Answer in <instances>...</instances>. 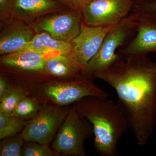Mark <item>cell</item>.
I'll return each mask as SVG.
<instances>
[{
  "label": "cell",
  "mask_w": 156,
  "mask_h": 156,
  "mask_svg": "<svg viewBox=\"0 0 156 156\" xmlns=\"http://www.w3.org/2000/svg\"><path fill=\"white\" fill-rule=\"evenodd\" d=\"M131 0H89L81 9L82 20L91 26H113L127 17Z\"/></svg>",
  "instance_id": "7"
},
{
  "label": "cell",
  "mask_w": 156,
  "mask_h": 156,
  "mask_svg": "<svg viewBox=\"0 0 156 156\" xmlns=\"http://www.w3.org/2000/svg\"><path fill=\"white\" fill-rule=\"evenodd\" d=\"M13 0H0V20L3 21L11 17Z\"/></svg>",
  "instance_id": "21"
},
{
  "label": "cell",
  "mask_w": 156,
  "mask_h": 156,
  "mask_svg": "<svg viewBox=\"0 0 156 156\" xmlns=\"http://www.w3.org/2000/svg\"><path fill=\"white\" fill-rule=\"evenodd\" d=\"M69 110L56 105H43L37 115L28 121L20 136L25 142L34 141L48 145L53 141Z\"/></svg>",
  "instance_id": "4"
},
{
  "label": "cell",
  "mask_w": 156,
  "mask_h": 156,
  "mask_svg": "<svg viewBox=\"0 0 156 156\" xmlns=\"http://www.w3.org/2000/svg\"><path fill=\"white\" fill-rule=\"evenodd\" d=\"M135 23L137 34L121 53L124 55H146L156 51V18L145 14L142 20Z\"/></svg>",
  "instance_id": "12"
},
{
  "label": "cell",
  "mask_w": 156,
  "mask_h": 156,
  "mask_svg": "<svg viewBox=\"0 0 156 156\" xmlns=\"http://www.w3.org/2000/svg\"><path fill=\"white\" fill-rule=\"evenodd\" d=\"M82 22L80 12L69 9L48 14L29 25L35 34L47 33L57 40L70 42L80 33Z\"/></svg>",
  "instance_id": "6"
},
{
  "label": "cell",
  "mask_w": 156,
  "mask_h": 156,
  "mask_svg": "<svg viewBox=\"0 0 156 156\" xmlns=\"http://www.w3.org/2000/svg\"><path fill=\"white\" fill-rule=\"evenodd\" d=\"M43 91L53 103L60 106L76 103L84 98H107L108 96L106 91L85 76L68 82L50 83L44 86Z\"/></svg>",
  "instance_id": "5"
},
{
  "label": "cell",
  "mask_w": 156,
  "mask_h": 156,
  "mask_svg": "<svg viewBox=\"0 0 156 156\" xmlns=\"http://www.w3.org/2000/svg\"><path fill=\"white\" fill-rule=\"evenodd\" d=\"M73 107L92 125L96 151L102 156L119 155L118 143L129 125L125 112L118 102L90 96L76 102Z\"/></svg>",
  "instance_id": "2"
},
{
  "label": "cell",
  "mask_w": 156,
  "mask_h": 156,
  "mask_svg": "<svg viewBox=\"0 0 156 156\" xmlns=\"http://www.w3.org/2000/svg\"><path fill=\"white\" fill-rule=\"evenodd\" d=\"M68 9L80 12L81 9L89 0H55Z\"/></svg>",
  "instance_id": "22"
},
{
  "label": "cell",
  "mask_w": 156,
  "mask_h": 156,
  "mask_svg": "<svg viewBox=\"0 0 156 156\" xmlns=\"http://www.w3.org/2000/svg\"><path fill=\"white\" fill-rule=\"evenodd\" d=\"M147 15L156 18V0H154L153 7L150 12H149Z\"/></svg>",
  "instance_id": "24"
},
{
  "label": "cell",
  "mask_w": 156,
  "mask_h": 156,
  "mask_svg": "<svg viewBox=\"0 0 156 156\" xmlns=\"http://www.w3.org/2000/svg\"><path fill=\"white\" fill-rule=\"evenodd\" d=\"M134 24V19L126 17L112 27L107 34L99 50L88 63L84 76L93 75L116 61L119 58L116 53L117 49L122 44L129 30Z\"/></svg>",
  "instance_id": "8"
},
{
  "label": "cell",
  "mask_w": 156,
  "mask_h": 156,
  "mask_svg": "<svg viewBox=\"0 0 156 156\" xmlns=\"http://www.w3.org/2000/svg\"><path fill=\"white\" fill-rule=\"evenodd\" d=\"M114 26H91L82 20L80 33L70 42L73 53L82 68L83 75L89 62L97 53L107 34Z\"/></svg>",
  "instance_id": "9"
},
{
  "label": "cell",
  "mask_w": 156,
  "mask_h": 156,
  "mask_svg": "<svg viewBox=\"0 0 156 156\" xmlns=\"http://www.w3.org/2000/svg\"><path fill=\"white\" fill-rule=\"evenodd\" d=\"M56 154L48 146L34 141H25L23 146V156H53Z\"/></svg>",
  "instance_id": "20"
},
{
  "label": "cell",
  "mask_w": 156,
  "mask_h": 156,
  "mask_svg": "<svg viewBox=\"0 0 156 156\" xmlns=\"http://www.w3.org/2000/svg\"><path fill=\"white\" fill-rule=\"evenodd\" d=\"M44 71L57 77L78 79L83 77L81 76L83 75L82 68L72 51L49 56Z\"/></svg>",
  "instance_id": "13"
},
{
  "label": "cell",
  "mask_w": 156,
  "mask_h": 156,
  "mask_svg": "<svg viewBox=\"0 0 156 156\" xmlns=\"http://www.w3.org/2000/svg\"><path fill=\"white\" fill-rule=\"evenodd\" d=\"M65 8H67L55 0H13L11 17L32 23Z\"/></svg>",
  "instance_id": "11"
},
{
  "label": "cell",
  "mask_w": 156,
  "mask_h": 156,
  "mask_svg": "<svg viewBox=\"0 0 156 156\" xmlns=\"http://www.w3.org/2000/svg\"><path fill=\"white\" fill-rule=\"evenodd\" d=\"M93 75L112 87L137 144H147L156 125V62L145 54L125 55Z\"/></svg>",
  "instance_id": "1"
},
{
  "label": "cell",
  "mask_w": 156,
  "mask_h": 156,
  "mask_svg": "<svg viewBox=\"0 0 156 156\" xmlns=\"http://www.w3.org/2000/svg\"><path fill=\"white\" fill-rule=\"evenodd\" d=\"M12 88L9 85L5 79L1 76H0V101L5 97L6 95L11 91Z\"/></svg>",
  "instance_id": "23"
},
{
  "label": "cell",
  "mask_w": 156,
  "mask_h": 156,
  "mask_svg": "<svg viewBox=\"0 0 156 156\" xmlns=\"http://www.w3.org/2000/svg\"><path fill=\"white\" fill-rule=\"evenodd\" d=\"M28 122L12 114L0 112V139L20 134Z\"/></svg>",
  "instance_id": "16"
},
{
  "label": "cell",
  "mask_w": 156,
  "mask_h": 156,
  "mask_svg": "<svg viewBox=\"0 0 156 156\" xmlns=\"http://www.w3.org/2000/svg\"><path fill=\"white\" fill-rule=\"evenodd\" d=\"M29 24L10 17L1 22L0 54L1 56L20 51L34 36Z\"/></svg>",
  "instance_id": "10"
},
{
  "label": "cell",
  "mask_w": 156,
  "mask_h": 156,
  "mask_svg": "<svg viewBox=\"0 0 156 156\" xmlns=\"http://www.w3.org/2000/svg\"><path fill=\"white\" fill-rule=\"evenodd\" d=\"M1 140L0 156H22V147L25 141L20 134L8 136Z\"/></svg>",
  "instance_id": "18"
},
{
  "label": "cell",
  "mask_w": 156,
  "mask_h": 156,
  "mask_svg": "<svg viewBox=\"0 0 156 156\" xmlns=\"http://www.w3.org/2000/svg\"><path fill=\"white\" fill-rule=\"evenodd\" d=\"M41 106L36 100L26 96L20 101L11 114L29 121L37 115Z\"/></svg>",
  "instance_id": "17"
},
{
  "label": "cell",
  "mask_w": 156,
  "mask_h": 156,
  "mask_svg": "<svg viewBox=\"0 0 156 156\" xmlns=\"http://www.w3.org/2000/svg\"><path fill=\"white\" fill-rule=\"evenodd\" d=\"M53 54H55L23 50L1 56L0 61L1 64L8 67L30 71H44L47 58Z\"/></svg>",
  "instance_id": "14"
},
{
  "label": "cell",
  "mask_w": 156,
  "mask_h": 156,
  "mask_svg": "<svg viewBox=\"0 0 156 156\" xmlns=\"http://www.w3.org/2000/svg\"><path fill=\"white\" fill-rule=\"evenodd\" d=\"M26 96V92L22 89L12 88L9 94L0 101V112L12 113L20 101Z\"/></svg>",
  "instance_id": "19"
},
{
  "label": "cell",
  "mask_w": 156,
  "mask_h": 156,
  "mask_svg": "<svg viewBox=\"0 0 156 156\" xmlns=\"http://www.w3.org/2000/svg\"><path fill=\"white\" fill-rule=\"evenodd\" d=\"M26 50L53 54L70 52L72 48L71 42L60 41L47 33L41 32L36 34L31 41L21 50Z\"/></svg>",
  "instance_id": "15"
},
{
  "label": "cell",
  "mask_w": 156,
  "mask_h": 156,
  "mask_svg": "<svg viewBox=\"0 0 156 156\" xmlns=\"http://www.w3.org/2000/svg\"><path fill=\"white\" fill-rule=\"evenodd\" d=\"M93 134L91 123L80 116L73 107L58 128L52 147L56 154L63 155L86 156L85 140Z\"/></svg>",
  "instance_id": "3"
}]
</instances>
